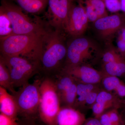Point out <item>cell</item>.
<instances>
[{"mask_svg": "<svg viewBox=\"0 0 125 125\" xmlns=\"http://www.w3.org/2000/svg\"><path fill=\"white\" fill-rule=\"evenodd\" d=\"M83 119L82 115L73 108H61L57 117V125H82Z\"/></svg>", "mask_w": 125, "mask_h": 125, "instance_id": "cell-13", "label": "cell"}, {"mask_svg": "<svg viewBox=\"0 0 125 125\" xmlns=\"http://www.w3.org/2000/svg\"><path fill=\"white\" fill-rule=\"evenodd\" d=\"M93 85L90 84H79L77 85L76 96L78 101L82 102L85 101L87 96L93 89Z\"/></svg>", "mask_w": 125, "mask_h": 125, "instance_id": "cell-20", "label": "cell"}, {"mask_svg": "<svg viewBox=\"0 0 125 125\" xmlns=\"http://www.w3.org/2000/svg\"><path fill=\"white\" fill-rule=\"evenodd\" d=\"M82 125H102L99 120L97 118H93L87 121L85 124Z\"/></svg>", "mask_w": 125, "mask_h": 125, "instance_id": "cell-35", "label": "cell"}, {"mask_svg": "<svg viewBox=\"0 0 125 125\" xmlns=\"http://www.w3.org/2000/svg\"><path fill=\"white\" fill-rule=\"evenodd\" d=\"M125 24V15L118 13L99 18L93 23L99 36L107 42L111 40Z\"/></svg>", "mask_w": 125, "mask_h": 125, "instance_id": "cell-9", "label": "cell"}, {"mask_svg": "<svg viewBox=\"0 0 125 125\" xmlns=\"http://www.w3.org/2000/svg\"><path fill=\"white\" fill-rule=\"evenodd\" d=\"M108 115L111 122L113 125H116L118 124L120 121V118L116 113L112 112Z\"/></svg>", "mask_w": 125, "mask_h": 125, "instance_id": "cell-32", "label": "cell"}, {"mask_svg": "<svg viewBox=\"0 0 125 125\" xmlns=\"http://www.w3.org/2000/svg\"><path fill=\"white\" fill-rule=\"evenodd\" d=\"M0 9L4 11L10 21L14 34L47 33L40 24L33 22L22 10L7 0H1Z\"/></svg>", "mask_w": 125, "mask_h": 125, "instance_id": "cell-5", "label": "cell"}, {"mask_svg": "<svg viewBox=\"0 0 125 125\" xmlns=\"http://www.w3.org/2000/svg\"><path fill=\"white\" fill-rule=\"evenodd\" d=\"M80 4L85 10L89 22H94L99 19L97 14L89 0H74Z\"/></svg>", "mask_w": 125, "mask_h": 125, "instance_id": "cell-19", "label": "cell"}, {"mask_svg": "<svg viewBox=\"0 0 125 125\" xmlns=\"http://www.w3.org/2000/svg\"><path fill=\"white\" fill-rule=\"evenodd\" d=\"M65 72L71 75L79 76L83 82L87 84L95 83L100 80V76L98 72L89 66H67Z\"/></svg>", "mask_w": 125, "mask_h": 125, "instance_id": "cell-12", "label": "cell"}, {"mask_svg": "<svg viewBox=\"0 0 125 125\" xmlns=\"http://www.w3.org/2000/svg\"><path fill=\"white\" fill-rule=\"evenodd\" d=\"M120 2L121 11L125 15V0H120Z\"/></svg>", "mask_w": 125, "mask_h": 125, "instance_id": "cell-36", "label": "cell"}, {"mask_svg": "<svg viewBox=\"0 0 125 125\" xmlns=\"http://www.w3.org/2000/svg\"><path fill=\"white\" fill-rule=\"evenodd\" d=\"M121 83L118 78L115 76H112L107 77L104 79L103 81L104 85L108 91L116 89Z\"/></svg>", "mask_w": 125, "mask_h": 125, "instance_id": "cell-23", "label": "cell"}, {"mask_svg": "<svg viewBox=\"0 0 125 125\" xmlns=\"http://www.w3.org/2000/svg\"><path fill=\"white\" fill-rule=\"evenodd\" d=\"M55 85L59 96L62 95L74 83L73 79L69 76L59 78L55 81Z\"/></svg>", "mask_w": 125, "mask_h": 125, "instance_id": "cell-18", "label": "cell"}, {"mask_svg": "<svg viewBox=\"0 0 125 125\" xmlns=\"http://www.w3.org/2000/svg\"><path fill=\"white\" fill-rule=\"evenodd\" d=\"M9 70L14 87H21L28 83L29 79L35 74L39 62L18 56H0Z\"/></svg>", "mask_w": 125, "mask_h": 125, "instance_id": "cell-6", "label": "cell"}, {"mask_svg": "<svg viewBox=\"0 0 125 125\" xmlns=\"http://www.w3.org/2000/svg\"><path fill=\"white\" fill-rule=\"evenodd\" d=\"M99 121L102 125H113L110 120L109 115L107 114L102 115Z\"/></svg>", "mask_w": 125, "mask_h": 125, "instance_id": "cell-30", "label": "cell"}, {"mask_svg": "<svg viewBox=\"0 0 125 125\" xmlns=\"http://www.w3.org/2000/svg\"><path fill=\"white\" fill-rule=\"evenodd\" d=\"M74 2L69 11L64 31L71 36L75 37L82 36L84 33L89 21L83 6Z\"/></svg>", "mask_w": 125, "mask_h": 125, "instance_id": "cell-8", "label": "cell"}, {"mask_svg": "<svg viewBox=\"0 0 125 125\" xmlns=\"http://www.w3.org/2000/svg\"><path fill=\"white\" fill-rule=\"evenodd\" d=\"M118 95L122 97H125V85L121 83L116 89Z\"/></svg>", "mask_w": 125, "mask_h": 125, "instance_id": "cell-34", "label": "cell"}, {"mask_svg": "<svg viewBox=\"0 0 125 125\" xmlns=\"http://www.w3.org/2000/svg\"><path fill=\"white\" fill-rule=\"evenodd\" d=\"M105 68L106 72L111 76H122L125 74V61L123 58L117 61L106 63Z\"/></svg>", "mask_w": 125, "mask_h": 125, "instance_id": "cell-17", "label": "cell"}, {"mask_svg": "<svg viewBox=\"0 0 125 125\" xmlns=\"http://www.w3.org/2000/svg\"><path fill=\"white\" fill-rule=\"evenodd\" d=\"M28 13L37 14L43 11L48 5V0H13Z\"/></svg>", "mask_w": 125, "mask_h": 125, "instance_id": "cell-14", "label": "cell"}, {"mask_svg": "<svg viewBox=\"0 0 125 125\" xmlns=\"http://www.w3.org/2000/svg\"><path fill=\"white\" fill-rule=\"evenodd\" d=\"M74 0H48L47 13L51 25L64 31L69 11Z\"/></svg>", "mask_w": 125, "mask_h": 125, "instance_id": "cell-10", "label": "cell"}, {"mask_svg": "<svg viewBox=\"0 0 125 125\" xmlns=\"http://www.w3.org/2000/svg\"><path fill=\"white\" fill-rule=\"evenodd\" d=\"M93 5L99 19L108 15L107 10L103 0H89Z\"/></svg>", "mask_w": 125, "mask_h": 125, "instance_id": "cell-21", "label": "cell"}, {"mask_svg": "<svg viewBox=\"0 0 125 125\" xmlns=\"http://www.w3.org/2000/svg\"><path fill=\"white\" fill-rule=\"evenodd\" d=\"M48 33L14 34L1 39V55L22 57L39 62Z\"/></svg>", "mask_w": 125, "mask_h": 125, "instance_id": "cell-1", "label": "cell"}, {"mask_svg": "<svg viewBox=\"0 0 125 125\" xmlns=\"http://www.w3.org/2000/svg\"><path fill=\"white\" fill-rule=\"evenodd\" d=\"M14 34L10 21L5 13L0 9V39Z\"/></svg>", "mask_w": 125, "mask_h": 125, "instance_id": "cell-16", "label": "cell"}, {"mask_svg": "<svg viewBox=\"0 0 125 125\" xmlns=\"http://www.w3.org/2000/svg\"><path fill=\"white\" fill-rule=\"evenodd\" d=\"M105 104L97 103L93 107V111L94 113L96 115L101 114L103 111Z\"/></svg>", "mask_w": 125, "mask_h": 125, "instance_id": "cell-29", "label": "cell"}, {"mask_svg": "<svg viewBox=\"0 0 125 125\" xmlns=\"http://www.w3.org/2000/svg\"><path fill=\"white\" fill-rule=\"evenodd\" d=\"M41 80L25 84L13 94L18 105L20 119L33 120L39 118Z\"/></svg>", "mask_w": 125, "mask_h": 125, "instance_id": "cell-3", "label": "cell"}, {"mask_svg": "<svg viewBox=\"0 0 125 125\" xmlns=\"http://www.w3.org/2000/svg\"><path fill=\"white\" fill-rule=\"evenodd\" d=\"M40 92L39 119L47 125H57V117L61 109L60 97L54 80L47 78L42 81Z\"/></svg>", "mask_w": 125, "mask_h": 125, "instance_id": "cell-2", "label": "cell"}, {"mask_svg": "<svg viewBox=\"0 0 125 125\" xmlns=\"http://www.w3.org/2000/svg\"><path fill=\"white\" fill-rule=\"evenodd\" d=\"M97 94L95 93L91 92L87 96L85 101L88 104H91L96 101Z\"/></svg>", "mask_w": 125, "mask_h": 125, "instance_id": "cell-31", "label": "cell"}, {"mask_svg": "<svg viewBox=\"0 0 125 125\" xmlns=\"http://www.w3.org/2000/svg\"><path fill=\"white\" fill-rule=\"evenodd\" d=\"M77 85L74 83L62 95L64 102L67 104H72L76 99Z\"/></svg>", "mask_w": 125, "mask_h": 125, "instance_id": "cell-22", "label": "cell"}, {"mask_svg": "<svg viewBox=\"0 0 125 125\" xmlns=\"http://www.w3.org/2000/svg\"><path fill=\"white\" fill-rule=\"evenodd\" d=\"M0 125H20L18 119L0 113Z\"/></svg>", "mask_w": 125, "mask_h": 125, "instance_id": "cell-26", "label": "cell"}, {"mask_svg": "<svg viewBox=\"0 0 125 125\" xmlns=\"http://www.w3.org/2000/svg\"><path fill=\"white\" fill-rule=\"evenodd\" d=\"M0 113L11 118L18 119L19 109L14 96L0 86Z\"/></svg>", "mask_w": 125, "mask_h": 125, "instance_id": "cell-11", "label": "cell"}, {"mask_svg": "<svg viewBox=\"0 0 125 125\" xmlns=\"http://www.w3.org/2000/svg\"><path fill=\"white\" fill-rule=\"evenodd\" d=\"M117 33H118L117 39L120 40L125 45V24Z\"/></svg>", "mask_w": 125, "mask_h": 125, "instance_id": "cell-33", "label": "cell"}, {"mask_svg": "<svg viewBox=\"0 0 125 125\" xmlns=\"http://www.w3.org/2000/svg\"><path fill=\"white\" fill-rule=\"evenodd\" d=\"M125 125V124H124V125Z\"/></svg>", "mask_w": 125, "mask_h": 125, "instance_id": "cell-37", "label": "cell"}, {"mask_svg": "<svg viewBox=\"0 0 125 125\" xmlns=\"http://www.w3.org/2000/svg\"><path fill=\"white\" fill-rule=\"evenodd\" d=\"M0 86L14 94L16 91L12 83L8 69L2 60L0 59Z\"/></svg>", "mask_w": 125, "mask_h": 125, "instance_id": "cell-15", "label": "cell"}, {"mask_svg": "<svg viewBox=\"0 0 125 125\" xmlns=\"http://www.w3.org/2000/svg\"><path fill=\"white\" fill-rule=\"evenodd\" d=\"M105 3L106 8L112 13H117L121 11L120 0H103Z\"/></svg>", "mask_w": 125, "mask_h": 125, "instance_id": "cell-25", "label": "cell"}, {"mask_svg": "<svg viewBox=\"0 0 125 125\" xmlns=\"http://www.w3.org/2000/svg\"><path fill=\"white\" fill-rule=\"evenodd\" d=\"M112 98L111 94L105 92H100L97 95L96 99V103L104 104L108 101H110Z\"/></svg>", "mask_w": 125, "mask_h": 125, "instance_id": "cell-27", "label": "cell"}, {"mask_svg": "<svg viewBox=\"0 0 125 125\" xmlns=\"http://www.w3.org/2000/svg\"><path fill=\"white\" fill-rule=\"evenodd\" d=\"M38 119L33 120H24L18 118V121L20 125H47L40 120L38 121Z\"/></svg>", "mask_w": 125, "mask_h": 125, "instance_id": "cell-28", "label": "cell"}, {"mask_svg": "<svg viewBox=\"0 0 125 125\" xmlns=\"http://www.w3.org/2000/svg\"><path fill=\"white\" fill-rule=\"evenodd\" d=\"M123 58L119 55L114 49H110L106 52L103 55V60L106 63L117 61Z\"/></svg>", "mask_w": 125, "mask_h": 125, "instance_id": "cell-24", "label": "cell"}, {"mask_svg": "<svg viewBox=\"0 0 125 125\" xmlns=\"http://www.w3.org/2000/svg\"><path fill=\"white\" fill-rule=\"evenodd\" d=\"M74 38L67 45L68 66L78 65L97 47L93 41L87 37L80 36Z\"/></svg>", "mask_w": 125, "mask_h": 125, "instance_id": "cell-7", "label": "cell"}, {"mask_svg": "<svg viewBox=\"0 0 125 125\" xmlns=\"http://www.w3.org/2000/svg\"><path fill=\"white\" fill-rule=\"evenodd\" d=\"M62 30H56L48 33L40 62L45 70H55L67 55V45L65 43Z\"/></svg>", "mask_w": 125, "mask_h": 125, "instance_id": "cell-4", "label": "cell"}]
</instances>
